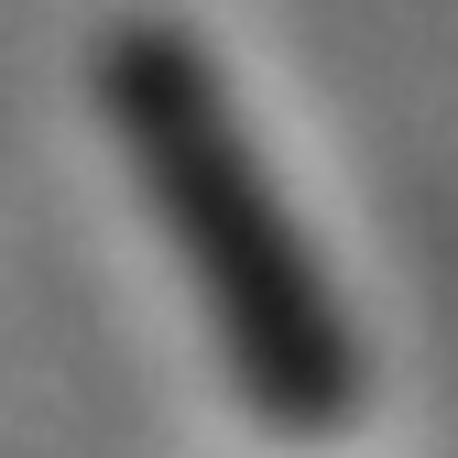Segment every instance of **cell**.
<instances>
[{"mask_svg":"<svg viewBox=\"0 0 458 458\" xmlns=\"http://www.w3.org/2000/svg\"><path fill=\"white\" fill-rule=\"evenodd\" d=\"M121 121L153 164V197L186 229V262L208 284L229 360H241V393L284 426H338L350 415V350L327 338L317 284H306L295 241L273 229V197L251 186V164L229 142L218 98L197 88V66L164 44H131L121 55Z\"/></svg>","mask_w":458,"mask_h":458,"instance_id":"1","label":"cell"}]
</instances>
